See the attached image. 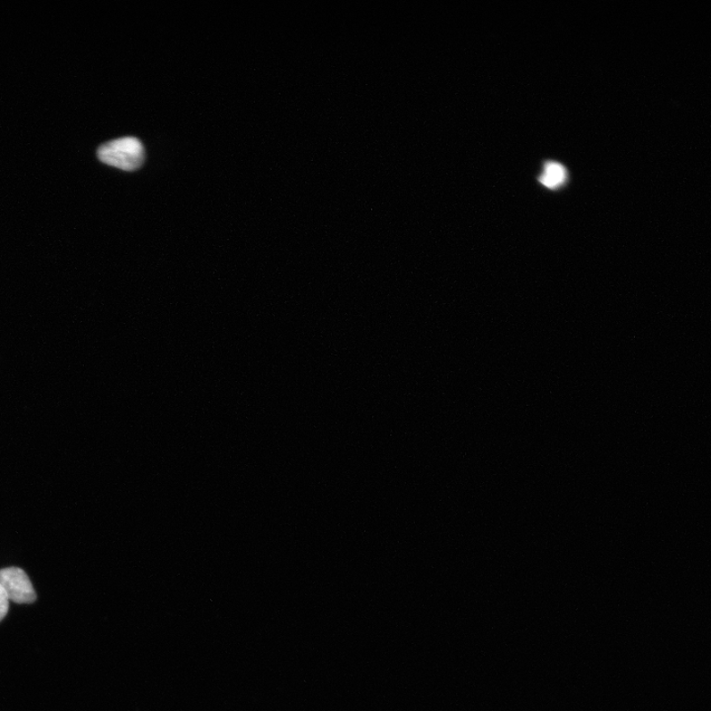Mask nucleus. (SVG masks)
<instances>
[{
	"label": "nucleus",
	"mask_w": 711,
	"mask_h": 711,
	"mask_svg": "<svg viewBox=\"0 0 711 711\" xmlns=\"http://www.w3.org/2000/svg\"><path fill=\"white\" fill-rule=\"evenodd\" d=\"M566 176V169L562 165L548 163L539 182L549 189H555L565 182Z\"/></svg>",
	"instance_id": "7ed1b4c3"
},
{
	"label": "nucleus",
	"mask_w": 711,
	"mask_h": 711,
	"mask_svg": "<svg viewBox=\"0 0 711 711\" xmlns=\"http://www.w3.org/2000/svg\"><path fill=\"white\" fill-rule=\"evenodd\" d=\"M97 155L103 164L125 172H134L145 161L144 146L134 137L108 141L99 148Z\"/></svg>",
	"instance_id": "f257e3e1"
},
{
	"label": "nucleus",
	"mask_w": 711,
	"mask_h": 711,
	"mask_svg": "<svg viewBox=\"0 0 711 711\" xmlns=\"http://www.w3.org/2000/svg\"><path fill=\"white\" fill-rule=\"evenodd\" d=\"M0 584H2L9 601L17 604H31L37 598L30 577L21 568L2 569L0 571Z\"/></svg>",
	"instance_id": "f03ea898"
},
{
	"label": "nucleus",
	"mask_w": 711,
	"mask_h": 711,
	"mask_svg": "<svg viewBox=\"0 0 711 711\" xmlns=\"http://www.w3.org/2000/svg\"><path fill=\"white\" fill-rule=\"evenodd\" d=\"M9 609V599L8 597L4 590L2 584H0V622H2L5 615L8 613Z\"/></svg>",
	"instance_id": "20e7f679"
}]
</instances>
